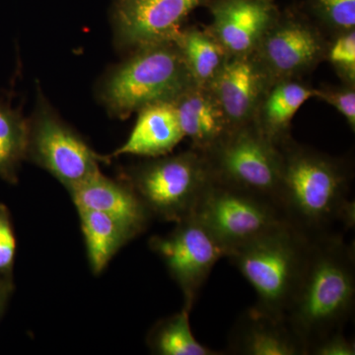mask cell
Segmentation results:
<instances>
[{
    "mask_svg": "<svg viewBox=\"0 0 355 355\" xmlns=\"http://www.w3.org/2000/svg\"><path fill=\"white\" fill-rule=\"evenodd\" d=\"M149 246L164 261L183 294V308L191 312L212 268L225 257L223 250L195 216L177 222L169 234L151 238Z\"/></svg>",
    "mask_w": 355,
    "mask_h": 355,
    "instance_id": "cell-10",
    "label": "cell"
},
{
    "mask_svg": "<svg viewBox=\"0 0 355 355\" xmlns=\"http://www.w3.org/2000/svg\"><path fill=\"white\" fill-rule=\"evenodd\" d=\"M76 209L102 212L120 222L135 237L153 218L132 184L123 177L111 179L97 173L69 191Z\"/></svg>",
    "mask_w": 355,
    "mask_h": 355,
    "instance_id": "cell-14",
    "label": "cell"
},
{
    "mask_svg": "<svg viewBox=\"0 0 355 355\" xmlns=\"http://www.w3.org/2000/svg\"><path fill=\"white\" fill-rule=\"evenodd\" d=\"M355 306V248L345 236L310 242L297 288L284 320L305 355L324 336L343 331Z\"/></svg>",
    "mask_w": 355,
    "mask_h": 355,
    "instance_id": "cell-2",
    "label": "cell"
},
{
    "mask_svg": "<svg viewBox=\"0 0 355 355\" xmlns=\"http://www.w3.org/2000/svg\"><path fill=\"white\" fill-rule=\"evenodd\" d=\"M28 130V120L0 102V178L7 183H17L18 171L27 159Z\"/></svg>",
    "mask_w": 355,
    "mask_h": 355,
    "instance_id": "cell-22",
    "label": "cell"
},
{
    "mask_svg": "<svg viewBox=\"0 0 355 355\" xmlns=\"http://www.w3.org/2000/svg\"><path fill=\"white\" fill-rule=\"evenodd\" d=\"M127 141L111 156L156 158L168 155L184 135L172 103H157L140 110Z\"/></svg>",
    "mask_w": 355,
    "mask_h": 355,
    "instance_id": "cell-17",
    "label": "cell"
},
{
    "mask_svg": "<svg viewBox=\"0 0 355 355\" xmlns=\"http://www.w3.org/2000/svg\"><path fill=\"white\" fill-rule=\"evenodd\" d=\"M190 311L182 309L160 320L149 331L147 345L159 355H220L224 352L205 347L196 340L190 324Z\"/></svg>",
    "mask_w": 355,
    "mask_h": 355,
    "instance_id": "cell-21",
    "label": "cell"
},
{
    "mask_svg": "<svg viewBox=\"0 0 355 355\" xmlns=\"http://www.w3.org/2000/svg\"><path fill=\"white\" fill-rule=\"evenodd\" d=\"M196 85L210 87L230 55L209 29L183 28L174 39Z\"/></svg>",
    "mask_w": 355,
    "mask_h": 355,
    "instance_id": "cell-19",
    "label": "cell"
},
{
    "mask_svg": "<svg viewBox=\"0 0 355 355\" xmlns=\"http://www.w3.org/2000/svg\"><path fill=\"white\" fill-rule=\"evenodd\" d=\"M13 291L12 279L0 277V319L6 310L9 296Z\"/></svg>",
    "mask_w": 355,
    "mask_h": 355,
    "instance_id": "cell-28",
    "label": "cell"
},
{
    "mask_svg": "<svg viewBox=\"0 0 355 355\" xmlns=\"http://www.w3.org/2000/svg\"><path fill=\"white\" fill-rule=\"evenodd\" d=\"M202 154L212 181L275 202L284 155L280 147L266 139L254 123L233 128Z\"/></svg>",
    "mask_w": 355,
    "mask_h": 355,
    "instance_id": "cell-6",
    "label": "cell"
},
{
    "mask_svg": "<svg viewBox=\"0 0 355 355\" xmlns=\"http://www.w3.org/2000/svg\"><path fill=\"white\" fill-rule=\"evenodd\" d=\"M272 81L254 53L230 55L210 85L233 128L253 123Z\"/></svg>",
    "mask_w": 355,
    "mask_h": 355,
    "instance_id": "cell-13",
    "label": "cell"
},
{
    "mask_svg": "<svg viewBox=\"0 0 355 355\" xmlns=\"http://www.w3.org/2000/svg\"><path fill=\"white\" fill-rule=\"evenodd\" d=\"M226 352L236 355H305L302 343L286 320L275 319L253 307L245 311L232 327Z\"/></svg>",
    "mask_w": 355,
    "mask_h": 355,
    "instance_id": "cell-15",
    "label": "cell"
},
{
    "mask_svg": "<svg viewBox=\"0 0 355 355\" xmlns=\"http://www.w3.org/2000/svg\"><path fill=\"white\" fill-rule=\"evenodd\" d=\"M279 147L284 166L275 202L284 221L309 241L345 236L355 224L352 171L345 161L291 139Z\"/></svg>",
    "mask_w": 355,
    "mask_h": 355,
    "instance_id": "cell-1",
    "label": "cell"
},
{
    "mask_svg": "<svg viewBox=\"0 0 355 355\" xmlns=\"http://www.w3.org/2000/svg\"><path fill=\"white\" fill-rule=\"evenodd\" d=\"M345 84L355 85V30L338 35L327 57Z\"/></svg>",
    "mask_w": 355,
    "mask_h": 355,
    "instance_id": "cell-24",
    "label": "cell"
},
{
    "mask_svg": "<svg viewBox=\"0 0 355 355\" xmlns=\"http://www.w3.org/2000/svg\"><path fill=\"white\" fill-rule=\"evenodd\" d=\"M316 96L317 89L298 79L275 81L261 99L253 123L266 139L280 146L291 139L289 128L299 109Z\"/></svg>",
    "mask_w": 355,
    "mask_h": 355,
    "instance_id": "cell-18",
    "label": "cell"
},
{
    "mask_svg": "<svg viewBox=\"0 0 355 355\" xmlns=\"http://www.w3.org/2000/svg\"><path fill=\"white\" fill-rule=\"evenodd\" d=\"M310 242L284 223L225 257L256 292L254 309L284 320L307 260Z\"/></svg>",
    "mask_w": 355,
    "mask_h": 355,
    "instance_id": "cell-4",
    "label": "cell"
},
{
    "mask_svg": "<svg viewBox=\"0 0 355 355\" xmlns=\"http://www.w3.org/2000/svg\"><path fill=\"white\" fill-rule=\"evenodd\" d=\"M320 28L343 33L355 29V0H302L299 6Z\"/></svg>",
    "mask_w": 355,
    "mask_h": 355,
    "instance_id": "cell-23",
    "label": "cell"
},
{
    "mask_svg": "<svg viewBox=\"0 0 355 355\" xmlns=\"http://www.w3.org/2000/svg\"><path fill=\"white\" fill-rule=\"evenodd\" d=\"M329 44L321 28L295 6L280 11L254 55L273 83L311 71L327 57Z\"/></svg>",
    "mask_w": 355,
    "mask_h": 355,
    "instance_id": "cell-9",
    "label": "cell"
},
{
    "mask_svg": "<svg viewBox=\"0 0 355 355\" xmlns=\"http://www.w3.org/2000/svg\"><path fill=\"white\" fill-rule=\"evenodd\" d=\"M193 216L218 243L231 251L286 223L270 198L210 182Z\"/></svg>",
    "mask_w": 355,
    "mask_h": 355,
    "instance_id": "cell-8",
    "label": "cell"
},
{
    "mask_svg": "<svg viewBox=\"0 0 355 355\" xmlns=\"http://www.w3.org/2000/svg\"><path fill=\"white\" fill-rule=\"evenodd\" d=\"M207 29L230 55H251L279 15L275 0H209Z\"/></svg>",
    "mask_w": 355,
    "mask_h": 355,
    "instance_id": "cell-12",
    "label": "cell"
},
{
    "mask_svg": "<svg viewBox=\"0 0 355 355\" xmlns=\"http://www.w3.org/2000/svg\"><path fill=\"white\" fill-rule=\"evenodd\" d=\"M209 0H113L114 41L121 51L174 41L184 23Z\"/></svg>",
    "mask_w": 355,
    "mask_h": 355,
    "instance_id": "cell-11",
    "label": "cell"
},
{
    "mask_svg": "<svg viewBox=\"0 0 355 355\" xmlns=\"http://www.w3.org/2000/svg\"><path fill=\"white\" fill-rule=\"evenodd\" d=\"M196 85L174 41L142 46L113 67L98 86V97L114 116L128 118L157 103H172Z\"/></svg>",
    "mask_w": 355,
    "mask_h": 355,
    "instance_id": "cell-3",
    "label": "cell"
},
{
    "mask_svg": "<svg viewBox=\"0 0 355 355\" xmlns=\"http://www.w3.org/2000/svg\"><path fill=\"white\" fill-rule=\"evenodd\" d=\"M316 98L335 107L345 116L352 132L355 130V85L326 86L317 89Z\"/></svg>",
    "mask_w": 355,
    "mask_h": 355,
    "instance_id": "cell-26",
    "label": "cell"
},
{
    "mask_svg": "<svg viewBox=\"0 0 355 355\" xmlns=\"http://www.w3.org/2000/svg\"><path fill=\"white\" fill-rule=\"evenodd\" d=\"M81 230L92 272L99 275L121 247L135 236L114 218L95 211L78 209Z\"/></svg>",
    "mask_w": 355,
    "mask_h": 355,
    "instance_id": "cell-20",
    "label": "cell"
},
{
    "mask_svg": "<svg viewBox=\"0 0 355 355\" xmlns=\"http://www.w3.org/2000/svg\"><path fill=\"white\" fill-rule=\"evenodd\" d=\"M27 159L50 173L69 190L100 172L109 156L96 153L67 125L43 95L28 120Z\"/></svg>",
    "mask_w": 355,
    "mask_h": 355,
    "instance_id": "cell-7",
    "label": "cell"
},
{
    "mask_svg": "<svg viewBox=\"0 0 355 355\" xmlns=\"http://www.w3.org/2000/svg\"><path fill=\"white\" fill-rule=\"evenodd\" d=\"M172 104L184 137L198 153H207L233 130L209 87L191 86Z\"/></svg>",
    "mask_w": 355,
    "mask_h": 355,
    "instance_id": "cell-16",
    "label": "cell"
},
{
    "mask_svg": "<svg viewBox=\"0 0 355 355\" xmlns=\"http://www.w3.org/2000/svg\"><path fill=\"white\" fill-rule=\"evenodd\" d=\"M16 249L17 242L10 210L0 203V277L12 279Z\"/></svg>",
    "mask_w": 355,
    "mask_h": 355,
    "instance_id": "cell-25",
    "label": "cell"
},
{
    "mask_svg": "<svg viewBox=\"0 0 355 355\" xmlns=\"http://www.w3.org/2000/svg\"><path fill=\"white\" fill-rule=\"evenodd\" d=\"M355 343L349 340L343 331L324 336L315 343L307 355H354Z\"/></svg>",
    "mask_w": 355,
    "mask_h": 355,
    "instance_id": "cell-27",
    "label": "cell"
},
{
    "mask_svg": "<svg viewBox=\"0 0 355 355\" xmlns=\"http://www.w3.org/2000/svg\"><path fill=\"white\" fill-rule=\"evenodd\" d=\"M123 179L161 220L180 222L193 216L211 177L205 156L195 149L161 156L133 166Z\"/></svg>",
    "mask_w": 355,
    "mask_h": 355,
    "instance_id": "cell-5",
    "label": "cell"
}]
</instances>
